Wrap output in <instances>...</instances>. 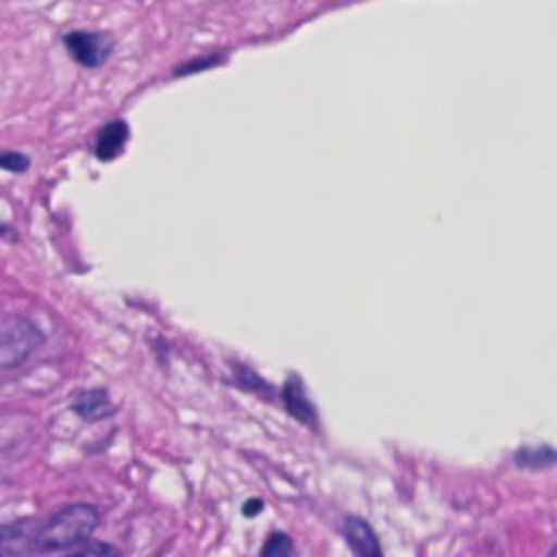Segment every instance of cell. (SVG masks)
I'll list each match as a JSON object with an SVG mask.
<instances>
[{
    "label": "cell",
    "mask_w": 557,
    "mask_h": 557,
    "mask_svg": "<svg viewBox=\"0 0 557 557\" xmlns=\"http://www.w3.org/2000/svg\"><path fill=\"white\" fill-rule=\"evenodd\" d=\"M342 533L357 557H383L379 537L366 520L357 516H348L342 524Z\"/></svg>",
    "instance_id": "obj_4"
},
{
    "label": "cell",
    "mask_w": 557,
    "mask_h": 557,
    "mask_svg": "<svg viewBox=\"0 0 557 557\" xmlns=\"http://www.w3.org/2000/svg\"><path fill=\"white\" fill-rule=\"evenodd\" d=\"M292 550H294L292 537L283 531H274L265 537L259 557H292Z\"/></svg>",
    "instance_id": "obj_8"
},
{
    "label": "cell",
    "mask_w": 557,
    "mask_h": 557,
    "mask_svg": "<svg viewBox=\"0 0 557 557\" xmlns=\"http://www.w3.org/2000/svg\"><path fill=\"white\" fill-rule=\"evenodd\" d=\"M218 63H222V54H211V57H198V59H194V61H187V63L178 65V67L174 70V74H176V76H185V74L202 72V70H207V67H213V65H218Z\"/></svg>",
    "instance_id": "obj_10"
},
{
    "label": "cell",
    "mask_w": 557,
    "mask_h": 557,
    "mask_svg": "<svg viewBox=\"0 0 557 557\" xmlns=\"http://www.w3.org/2000/svg\"><path fill=\"white\" fill-rule=\"evenodd\" d=\"M44 339L41 329L26 315H7L0 324V366L7 370L22 366Z\"/></svg>",
    "instance_id": "obj_2"
},
{
    "label": "cell",
    "mask_w": 557,
    "mask_h": 557,
    "mask_svg": "<svg viewBox=\"0 0 557 557\" xmlns=\"http://www.w3.org/2000/svg\"><path fill=\"white\" fill-rule=\"evenodd\" d=\"M233 376L237 381L239 387H246V389H255V392H261V389H268L265 387V381L259 379L252 370H248L246 366H235L233 368Z\"/></svg>",
    "instance_id": "obj_11"
},
{
    "label": "cell",
    "mask_w": 557,
    "mask_h": 557,
    "mask_svg": "<svg viewBox=\"0 0 557 557\" xmlns=\"http://www.w3.org/2000/svg\"><path fill=\"white\" fill-rule=\"evenodd\" d=\"M283 403H285V409L302 424H313L315 422V409L313 405L309 403L307 394H305V387H302V381L298 376H287L285 385H283Z\"/></svg>",
    "instance_id": "obj_7"
},
{
    "label": "cell",
    "mask_w": 557,
    "mask_h": 557,
    "mask_svg": "<svg viewBox=\"0 0 557 557\" xmlns=\"http://www.w3.org/2000/svg\"><path fill=\"white\" fill-rule=\"evenodd\" d=\"M261 509H263V500H261V498H250V500L244 503V507H242L244 516H248V518L257 516Z\"/></svg>",
    "instance_id": "obj_14"
},
{
    "label": "cell",
    "mask_w": 557,
    "mask_h": 557,
    "mask_svg": "<svg viewBox=\"0 0 557 557\" xmlns=\"http://www.w3.org/2000/svg\"><path fill=\"white\" fill-rule=\"evenodd\" d=\"M98 527V511L94 505L74 503L59 509L39 531L37 546L44 550L67 548L85 542Z\"/></svg>",
    "instance_id": "obj_1"
},
{
    "label": "cell",
    "mask_w": 557,
    "mask_h": 557,
    "mask_svg": "<svg viewBox=\"0 0 557 557\" xmlns=\"http://www.w3.org/2000/svg\"><path fill=\"white\" fill-rule=\"evenodd\" d=\"M28 550V542L24 533L15 527L2 529V557H24Z\"/></svg>",
    "instance_id": "obj_9"
},
{
    "label": "cell",
    "mask_w": 557,
    "mask_h": 557,
    "mask_svg": "<svg viewBox=\"0 0 557 557\" xmlns=\"http://www.w3.org/2000/svg\"><path fill=\"white\" fill-rule=\"evenodd\" d=\"M548 557H557V546H555V548L548 553Z\"/></svg>",
    "instance_id": "obj_15"
},
{
    "label": "cell",
    "mask_w": 557,
    "mask_h": 557,
    "mask_svg": "<svg viewBox=\"0 0 557 557\" xmlns=\"http://www.w3.org/2000/svg\"><path fill=\"white\" fill-rule=\"evenodd\" d=\"M70 557H120V553H117L111 544L96 542V544H91L89 548L78 550V553H74V555H70Z\"/></svg>",
    "instance_id": "obj_13"
},
{
    "label": "cell",
    "mask_w": 557,
    "mask_h": 557,
    "mask_svg": "<svg viewBox=\"0 0 557 557\" xmlns=\"http://www.w3.org/2000/svg\"><path fill=\"white\" fill-rule=\"evenodd\" d=\"M0 165L9 172H26L30 161L24 152H15V150H7L0 154Z\"/></svg>",
    "instance_id": "obj_12"
},
{
    "label": "cell",
    "mask_w": 557,
    "mask_h": 557,
    "mask_svg": "<svg viewBox=\"0 0 557 557\" xmlns=\"http://www.w3.org/2000/svg\"><path fill=\"white\" fill-rule=\"evenodd\" d=\"M63 46L72 59L85 67L102 65L113 48V37L98 30H70L63 35Z\"/></svg>",
    "instance_id": "obj_3"
},
{
    "label": "cell",
    "mask_w": 557,
    "mask_h": 557,
    "mask_svg": "<svg viewBox=\"0 0 557 557\" xmlns=\"http://www.w3.org/2000/svg\"><path fill=\"white\" fill-rule=\"evenodd\" d=\"M72 409L89 422H98L102 418H109L113 411V405L109 400L107 389L102 387H91V389H83L74 396L72 400Z\"/></svg>",
    "instance_id": "obj_6"
},
{
    "label": "cell",
    "mask_w": 557,
    "mask_h": 557,
    "mask_svg": "<svg viewBox=\"0 0 557 557\" xmlns=\"http://www.w3.org/2000/svg\"><path fill=\"white\" fill-rule=\"evenodd\" d=\"M126 139H128V124L124 120H113L98 131L94 152L100 161H113L124 150Z\"/></svg>",
    "instance_id": "obj_5"
}]
</instances>
